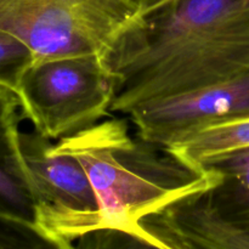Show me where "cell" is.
I'll return each mask as SVG.
<instances>
[{"label": "cell", "mask_w": 249, "mask_h": 249, "mask_svg": "<svg viewBox=\"0 0 249 249\" xmlns=\"http://www.w3.org/2000/svg\"><path fill=\"white\" fill-rule=\"evenodd\" d=\"M101 56L119 116L231 79L249 71V0H169Z\"/></svg>", "instance_id": "cell-1"}, {"label": "cell", "mask_w": 249, "mask_h": 249, "mask_svg": "<svg viewBox=\"0 0 249 249\" xmlns=\"http://www.w3.org/2000/svg\"><path fill=\"white\" fill-rule=\"evenodd\" d=\"M133 128L128 116L112 114L56 141L55 147L77 158L87 172L99 206V231L124 235L135 247L153 248L141 220L180 197L214 186L219 177Z\"/></svg>", "instance_id": "cell-2"}, {"label": "cell", "mask_w": 249, "mask_h": 249, "mask_svg": "<svg viewBox=\"0 0 249 249\" xmlns=\"http://www.w3.org/2000/svg\"><path fill=\"white\" fill-rule=\"evenodd\" d=\"M17 91L27 121L55 142L112 116L113 80L100 53L34 58Z\"/></svg>", "instance_id": "cell-3"}, {"label": "cell", "mask_w": 249, "mask_h": 249, "mask_svg": "<svg viewBox=\"0 0 249 249\" xmlns=\"http://www.w3.org/2000/svg\"><path fill=\"white\" fill-rule=\"evenodd\" d=\"M139 16L129 0H0V29L34 58L102 55Z\"/></svg>", "instance_id": "cell-4"}, {"label": "cell", "mask_w": 249, "mask_h": 249, "mask_svg": "<svg viewBox=\"0 0 249 249\" xmlns=\"http://www.w3.org/2000/svg\"><path fill=\"white\" fill-rule=\"evenodd\" d=\"M21 150L31 178L33 226L46 247L73 248L100 230L96 196L79 160L55 141L21 130Z\"/></svg>", "instance_id": "cell-5"}, {"label": "cell", "mask_w": 249, "mask_h": 249, "mask_svg": "<svg viewBox=\"0 0 249 249\" xmlns=\"http://www.w3.org/2000/svg\"><path fill=\"white\" fill-rule=\"evenodd\" d=\"M128 117L139 135L165 147L199 129L249 118V71L147 105Z\"/></svg>", "instance_id": "cell-6"}, {"label": "cell", "mask_w": 249, "mask_h": 249, "mask_svg": "<svg viewBox=\"0 0 249 249\" xmlns=\"http://www.w3.org/2000/svg\"><path fill=\"white\" fill-rule=\"evenodd\" d=\"M140 224L153 248L249 249V231L221 213L211 187L170 202Z\"/></svg>", "instance_id": "cell-7"}, {"label": "cell", "mask_w": 249, "mask_h": 249, "mask_svg": "<svg viewBox=\"0 0 249 249\" xmlns=\"http://www.w3.org/2000/svg\"><path fill=\"white\" fill-rule=\"evenodd\" d=\"M23 121L27 118L17 89L0 83V215L36 232L31 178L19 140Z\"/></svg>", "instance_id": "cell-8"}, {"label": "cell", "mask_w": 249, "mask_h": 249, "mask_svg": "<svg viewBox=\"0 0 249 249\" xmlns=\"http://www.w3.org/2000/svg\"><path fill=\"white\" fill-rule=\"evenodd\" d=\"M201 169L215 173L219 182L211 187L215 206L237 224L249 212V147L208 158Z\"/></svg>", "instance_id": "cell-9"}, {"label": "cell", "mask_w": 249, "mask_h": 249, "mask_svg": "<svg viewBox=\"0 0 249 249\" xmlns=\"http://www.w3.org/2000/svg\"><path fill=\"white\" fill-rule=\"evenodd\" d=\"M249 147V118L207 126L168 146L175 155L201 169L208 158Z\"/></svg>", "instance_id": "cell-10"}, {"label": "cell", "mask_w": 249, "mask_h": 249, "mask_svg": "<svg viewBox=\"0 0 249 249\" xmlns=\"http://www.w3.org/2000/svg\"><path fill=\"white\" fill-rule=\"evenodd\" d=\"M33 58V53L21 40L0 29V83L17 89L22 73Z\"/></svg>", "instance_id": "cell-11"}, {"label": "cell", "mask_w": 249, "mask_h": 249, "mask_svg": "<svg viewBox=\"0 0 249 249\" xmlns=\"http://www.w3.org/2000/svg\"><path fill=\"white\" fill-rule=\"evenodd\" d=\"M129 1L138 9L139 14L141 16V15H145L147 12L152 11V10L157 9L158 6L165 4L169 0H129Z\"/></svg>", "instance_id": "cell-12"}, {"label": "cell", "mask_w": 249, "mask_h": 249, "mask_svg": "<svg viewBox=\"0 0 249 249\" xmlns=\"http://www.w3.org/2000/svg\"><path fill=\"white\" fill-rule=\"evenodd\" d=\"M237 225L249 231V212L247 214H245V215H243L242 218L237 221Z\"/></svg>", "instance_id": "cell-13"}]
</instances>
